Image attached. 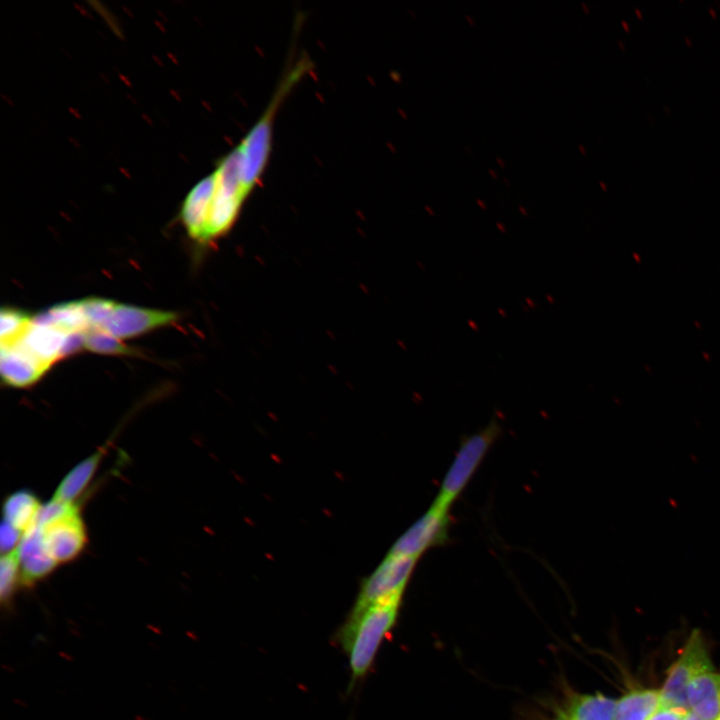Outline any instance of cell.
I'll list each match as a JSON object with an SVG mask.
<instances>
[{
	"mask_svg": "<svg viewBox=\"0 0 720 720\" xmlns=\"http://www.w3.org/2000/svg\"><path fill=\"white\" fill-rule=\"evenodd\" d=\"M271 151L268 139L248 132L217 162L213 172L195 185L203 214L201 243L213 242L231 230L262 179Z\"/></svg>",
	"mask_w": 720,
	"mask_h": 720,
	"instance_id": "cell-1",
	"label": "cell"
},
{
	"mask_svg": "<svg viewBox=\"0 0 720 720\" xmlns=\"http://www.w3.org/2000/svg\"><path fill=\"white\" fill-rule=\"evenodd\" d=\"M402 598L378 602L346 619L337 633V640L348 655L351 684L364 678L371 668L378 650L394 627Z\"/></svg>",
	"mask_w": 720,
	"mask_h": 720,
	"instance_id": "cell-2",
	"label": "cell"
},
{
	"mask_svg": "<svg viewBox=\"0 0 720 720\" xmlns=\"http://www.w3.org/2000/svg\"><path fill=\"white\" fill-rule=\"evenodd\" d=\"M499 434V424L493 421L462 441L433 501L435 505L449 511Z\"/></svg>",
	"mask_w": 720,
	"mask_h": 720,
	"instance_id": "cell-3",
	"label": "cell"
},
{
	"mask_svg": "<svg viewBox=\"0 0 720 720\" xmlns=\"http://www.w3.org/2000/svg\"><path fill=\"white\" fill-rule=\"evenodd\" d=\"M418 558L387 553L365 577L346 619L357 617L368 607L389 599L402 598Z\"/></svg>",
	"mask_w": 720,
	"mask_h": 720,
	"instance_id": "cell-4",
	"label": "cell"
},
{
	"mask_svg": "<svg viewBox=\"0 0 720 720\" xmlns=\"http://www.w3.org/2000/svg\"><path fill=\"white\" fill-rule=\"evenodd\" d=\"M714 669L704 637L694 629L679 657L667 671L660 689L661 707L688 710L686 692L690 682L701 672Z\"/></svg>",
	"mask_w": 720,
	"mask_h": 720,
	"instance_id": "cell-5",
	"label": "cell"
},
{
	"mask_svg": "<svg viewBox=\"0 0 720 720\" xmlns=\"http://www.w3.org/2000/svg\"><path fill=\"white\" fill-rule=\"evenodd\" d=\"M35 524L41 531L45 548L57 564L75 559L87 544L86 526L74 503L50 520Z\"/></svg>",
	"mask_w": 720,
	"mask_h": 720,
	"instance_id": "cell-6",
	"label": "cell"
},
{
	"mask_svg": "<svg viewBox=\"0 0 720 720\" xmlns=\"http://www.w3.org/2000/svg\"><path fill=\"white\" fill-rule=\"evenodd\" d=\"M449 511L434 503L393 543L389 553L419 558L448 539Z\"/></svg>",
	"mask_w": 720,
	"mask_h": 720,
	"instance_id": "cell-7",
	"label": "cell"
},
{
	"mask_svg": "<svg viewBox=\"0 0 720 720\" xmlns=\"http://www.w3.org/2000/svg\"><path fill=\"white\" fill-rule=\"evenodd\" d=\"M177 318V313L172 311L116 303L99 330L121 340L170 325Z\"/></svg>",
	"mask_w": 720,
	"mask_h": 720,
	"instance_id": "cell-8",
	"label": "cell"
},
{
	"mask_svg": "<svg viewBox=\"0 0 720 720\" xmlns=\"http://www.w3.org/2000/svg\"><path fill=\"white\" fill-rule=\"evenodd\" d=\"M21 585L31 587L48 576L58 565L45 548L41 531L34 524L17 547Z\"/></svg>",
	"mask_w": 720,
	"mask_h": 720,
	"instance_id": "cell-9",
	"label": "cell"
},
{
	"mask_svg": "<svg viewBox=\"0 0 720 720\" xmlns=\"http://www.w3.org/2000/svg\"><path fill=\"white\" fill-rule=\"evenodd\" d=\"M49 368L18 344L1 347V377L9 386L17 388L30 386L36 383Z\"/></svg>",
	"mask_w": 720,
	"mask_h": 720,
	"instance_id": "cell-10",
	"label": "cell"
},
{
	"mask_svg": "<svg viewBox=\"0 0 720 720\" xmlns=\"http://www.w3.org/2000/svg\"><path fill=\"white\" fill-rule=\"evenodd\" d=\"M688 710L704 720H716L720 715V672L709 669L698 674L686 692Z\"/></svg>",
	"mask_w": 720,
	"mask_h": 720,
	"instance_id": "cell-11",
	"label": "cell"
},
{
	"mask_svg": "<svg viewBox=\"0 0 720 720\" xmlns=\"http://www.w3.org/2000/svg\"><path fill=\"white\" fill-rule=\"evenodd\" d=\"M68 335L56 328L32 321L25 334L14 344H18L34 358L51 367L54 362L63 358V348Z\"/></svg>",
	"mask_w": 720,
	"mask_h": 720,
	"instance_id": "cell-12",
	"label": "cell"
},
{
	"mask_svg": "<svg viewBox=\"0 0 720 720\" xmlns=\"http://www.w3.org/2000/svg\"><path fill=\"white\" fill-rule=\"evenodd\" d=\"M616 704L600 693L575 695L558 720H614Z\"/></svg>",
	"mask_w": 720,
	"mask_h": 720,
	"instance_id": "cell-13",
	"label": "cell"
},
{
	"mask_svg": "<svg viewBox=\"0 0 720 720\" xmlns=\"http://www.w3.org/2000/svg\"><path fill=\"white\" fill-rule=\"evenodd\" d=\"M103 456L104 448H101L74 466L57 486L53 499L73 503L88 486Z\"/></svg>",
	"mask_w": 720,
	"mask_h": 720,
	"instance_id": "cell-14",
	"label": "cell"
},
{
	"mask_svg": "<svg viewBox=\"0 0 720 720\" xmlns=\"http://www.w3.org/2000/svg\"><path fill=\"white\" fill-rule=\"evenodd\" d=\"M660 707V689H633L617 699L614 720H648Z\"/></svg>",
	"mask_w": 720,
	"mask_h": 720,
	"instance_id": "cell-15",
	"label": "cell"
},
{
	"mask_svg": "<svg viewBox=\"0 0 720 720\" xmlns=\"http://www.w3.org/2000/svg\"><path fill=\"white\" fill-rule=\"evenodd\" d=\"M41 506L39 499L32 492L16 491L3 503V520L24 534L35 524Z\"/></svg>",
	"mask_w": 720,
	"mask_h": 720,
	"instance_id": "cell-16",
	"label": "cell"
},
{
	"mask_svg": "<svg viewBox=\"0 0 720 720\" xmlns=\"http://www.w3.org/2000/svg\"><path fill=\"white\" fill-rule=\"evenodd\" d=\"M33 322L56 328L67 334L86 332L90 329L80 301L55 305L33 317Z\"/></svg>",
	"mask_w": 720,
	"mask_h": 720,
	"instance_id": "cell-17",
	"label": "cell"
},
{
	"mask_svg": "<svg viewBox=\"0 0 720 720\" xmlns=\"http://www.w3.org/2000/svg\"><path fill=\"white\" fill-rule=\"evenodd\" d=\"M84 348L90 352L105 355H136V350L125 345L120 339L99 330L89 329L84 335Z\"/></svg>",
	"mask_w": 720,
	"mask_h": 720,
	"instance_id": "cell-18",
	"label": "cell"
},
{
	"mask_svg": "<svg viewBox=\"0 0 720 720\" xmlns=\"http://www.w3.org/2000/svg\"><path fill=\"white\" fill-rule=\"evenodd\" d=\"M1 346H10L17 342L32 324L28 314L12 308H3L0 314Z\"/></svg>",
	"mask_w": 720,
	"mask_h": 720,
	"instance_id": "cell-19",
	"label": "cell"
},
{
	"mask_svg": "<svg viewBox=\"0 0 720 720\" xmlns=\"http://www.w3.org/2000/svg\"><path fill=\"white\" fill-rule=\"evenodd\" d=\"M18 585H21V582L16 549L3 554L0 560V599L3 606L9 607Z\"/></svg>",
	"mask_w": 720,
	"mask_h": 720,
	"instance_id": "cell-20",
	"label": "cell"
},
{
	"mask_svg": "<svg viewBox=\"0 0 720 720\" xmlns=\"http://www.w3.org/2000/svg\"><path fill=\"white\" fill-rule=\"evenodd\" d=\"M80 304L89 328L100 329L116 303L108 299L90 297L80 300Z\"/></svg>",
	"mask_w": 720,
	"mask_h": 720,
	"instance_id": "cell-21",
	"label": "cell"
},
{
	"mask_svg": "<svg viewBox=\"0 0 720 720\" xmlns=\"http://www.w3.org/2000/svg\"><path fill=\"white\" fill-rule=\"evenodd\" d=\"M23 533L3 520L0 529V548L2 555L13 552L19 546Z\"/></svg>",
	"mask_w": 720,
	"mask_h": 720,
	"instance_id": "cell-22",
	"label": "cell"
},
{
	"mask_svg": "<svg viewBox=\"0 0 720 720\" xmlns=\"http://www.w3.org/2000/svg\"><path fill=\"white\" fill-rule=\"evenodd\" d=\"M688 710L660 707L648 720H682Z\"/></svg>",
	"mask_w": 720,
	"mask_h": 720,
	"instance_id": "cell-23",
	"label": "cell"
},
{
	"mask_svg": "<svg viewBox=\"0 0 720 720\" xmlns=\"http://www.w3.org/2000/svg\"><path fill=\"white\" fill-rule=\"evenodd\" d=\"M682 720H704L697 714L693 713L692 711L688 710Z\"/></svg>",
	"mask_w": 720,
	"mask_h": 720,
	"instance_id": "cell-24",
	"label": "cell"
},
{
	"mask_svg": "<svg viewBox=\"0 0 720 720\" xmlns=\"http://www.w3.org/2000/svg\"><path fill=\"white\" fill-rule=\"evenodd\" d=\"M496 161L499 163V165H500L501 167H504V166H505V163L502 161V159H501L500 157H496Z\"/></svg>",
	"mask_w": 720,
	"mask_h": 720,
	"instance_id": "cell-25",
	"label": "cell"
},
{
	"mask_svg": "<svg viewBox=\"0 0 720 720\" xmlns=\"http://www.w3.org/2000/svg\"><path fill=\"white\" fill-rule=\"evenodd\" d=\"M488 172L491 174L493 178H497V173L493 171L492 169H488Z\"/></svg>",
	"mask_w": 720,
	"mask_h": 720,
	"instance_id": "cell-26",
	"label": "cell"
},
{
	"mask_svg": "<svg viewBox=\"0 0 720 720\" xmlns=\"http://www.w3.org/2000/svg\"><path fill=\"white\" fill-rule=\"evenodd\" d=\"M466 18L468 19V21H469L472 25L474 24L473 18H471L469 15H466Z\"/></svg>",
	"mask_w": 720,
	"mask_h": 720,
	"instance_id": "cell-27",
	"label": "cell"
},
{
	"mask_svg": "<svg viewBox=\"0 0 720 720\" xmlns=\"http://www.w3.org/2000/svg\"><path fill=\"white\" fill-rule=\"evenodd\" d=\"M716 720H720V715L718 716V718Z\"/></svg>",
	"mask_w": 720,
	"mask_h": 720,
	"instance_id": "cell-28",
	"label": "cell"
}]
</instances>
